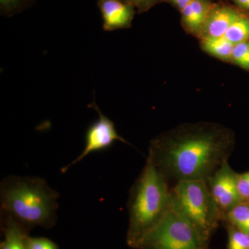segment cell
Returning <instances> with one entry per match:
<instances>
[{
  "label": "cell",
  "instance_id": "7c38bea8",
  "mask_svg": "<svg viewBox=\"0 0 249 249\" xmlns=\"http://www.w3.org/2000/svg\"><path fill=\"white\" fill-rule=\"evenodd\" d=\"M234 44L224 36L222 37H205L203 39L202 46L205 51L223 60L231 59Z\"/></svg>",
  "mask_w": 249,
  "mask_h": 249
},
{
  "label": "cell",
  "instance_id": "ba28073f",
  "mask_svg": "<svg viewBox=\"0 0 249 249\" xmlns=\"http://www.w3.org/2000/svg\"><path fill=\"white\" fill-rule=\"evenodd\" d=\"M98 5L102 14L105 31L124 29L130 25L134 16L132 5L121 0H98Z\"/></svg>",
  "mask_w": 249,
  "mask_h": 249
},
{
  "label": "cell",
  "instance_id": "7402d4cb",
  "mask_svg": "<svg viewBox=\"0 0 249 249\" xmlns=\"http://www.w3.org/2000/svg\"><path fill=\"white\" fill-rule=\"evenodd\" d=\"M239 6L249 11V0H234Z\"/></svg>",
  "mask_w": 249,
  "mask_h": 249
},
{
  "label": "cell",
  "instance_id": "52a82bcc",
  "mask_svg": "<svg viewBox=\"0 0 249 249\" xmlns=\"http://www.w3.org/2000/svg\"><path fill=\"white\" fill-rule=\"evenodd\" d=\"M206 183L222 214L223 221L227 213L241 201L237 188V173L232 169L229 162L226 161L207 178Z\"/></svg>",
  "mask_w": 249,
  "mask_h": 249
},
{
  "label": "cell",
  "instance_id": "3957f363",
  "mask_svg": "<svg viewBox=\"0 0 249 249\" xmlns=\"http://www.w3.org/2000/svg\"><path fill=\"white\" fill-rule=\"evenodd\" d=\"M170 205L171 193L168 181L155 165L147 160L129 191L127 245L135 249L142 237L166 213Z\"/></svg>",
  "mask_w": 249,
  "mask_h": 249
},
{
  "label": "cell",
  "instance_id": "9a60e30c",
  "mask_svg": "<svg viewBox=\"0 0 249 249\" xmlns=\"http://www.w3.org/2000/svg\"><path fill=\"white\" fill-rule=\"evenodd\" d=\"M225 224L228 232V249H249V234L242 231L230 223Z\"/></svg>",
  "mask_w": 249,
  "mask_h": 249
},
{
  "label": "cell",
  "instance_id": "9c48e42d",
  "mask_svg": "<svg viewBox=\"0 0 249 249\" xmlns=\"http://www.w3.org/2000/svg\"><path fill=\"white\" fill-rule=\"evenodd\" d=\"M241 17L235 10L219 7L209 13L203 25L205 37H222L228 29Z\"/></svg>",
  "mask_w": 249,
  "mask_h": 249
},
{
  "label": "cell",
  "instance_id": "ffe728a7",
  "mask_svg": "<svg viewBox=\"0 0 249 249\" xmlns=\"http://www.w3.org/2000/svg\"><path fill=\"white\" fill-rule=\"evenodd\" d=\"M130 4L137 5L139 8H146L150 6L155 0H126Z\"/></svg>",
  "mask_w": 249,
  "mask_h": 249
},
{
  "label": "cell",
  "instance_id": "8fae6325",
  "mask_svg": "<svg viewBox=\"0 0 249 249\" xmlns=\"http://www.w3.org/2000/svg\"><path fill=\"white\" fill-rule=\"evenodd\" d=\"M182 11L183 20L193 33L199 32L209 14V4L206 0H193Z\"/></svg>",
  "mask_w": 249,
  "mask_h": 249
},
{
  "label": "cell",
  "instance_id": "7a4b0ae2",
  "mask_svg": "<svg viewBox=\"0 0 249 249\" xmlns=\"http://www.w3.org/2000/svg\"><path fill=\"white\" fill-rule=\"evenodd\" d=\"M59 194L43 178L9 176L0 187L1 208L30 231L33 228L52 229L57 222Z\"/></svg>",
  "mask_w": 249,
  "mask_h": 249
},
{
  "label": "cell",
  "instance_id": "6da1fadb",
  "mask_svg": "<svg viewBox=\"0 0 249 249\" xmlns=\"http://www.w3.org/2000/svg\"><path fill=\"white\" fill-rule=\"evenodd\" d=\"M233 148L232 134L214 124H186L150 142L147 160L169 183L205 180L228 161Z\"/></svg>",
  "mask_w": 249,
  "mask_h": 249
},
{
  "label": "cell",
  "instance_id": "30bf717a",
  "mask_svg": "<svg viewBox=\"0 0 249 249\" xmlns=\"http://www.w3.org/2000/svg\"><path fill=\"white\" fill-rule=\"evenodd\" d=\"M5 216L4 240L1 242L0 249H28L29 231L11 216Z\"/></svg>",
  "mask_w": 249,
  "mask_h": 249
},
{
  "label": "cell",
  "instance_id": "5bb4252c",
  "mask_svg": "<svg viewBox=\"0 0 249 249\" xmlns=\"http://www.w3.org/2000/svg\"><path fill=\"white\" fill-rule=\"evenodd\" d=\"M224 36L234 45L248 41L249 39V18L241 16L228 29Z\"/></svg>",
  "mask_w": 249,
  "mask_h": 249
},
{
  "label": "cell",
  "instance_id": "4fadbf2b",
  "mask_svg": "<svg viewBox=\"0 0 249 249\" xmlns=\"http://www.w3.org/2000/svg\"><path fill=\"white\" fill-rule=\"evenodd\" d=\"M223 222L230 223L242 231L249 234V201H240L224 217Z\"/></svg>",
  "mask_w": 249,
  "mask_h": 249
},
{
  "label": "cell",
  "instance_id": "d6986e66",
  "mask_svg": "<svg viewBox=\"0 0 249 249\" xmlns=\"http://www.w3.org/2000/svg\"><path fill=\"white\" fill-rule=\"evenodd\" d=\"M27 0H0L1 12L11 16L18 12L25 4Z\"/></svg>",
  "mask_w": 249,
  "mask_h": 249
},
{
  "label": "cell",
  "instance_id": "e0dca14e",
  "mask_svg": "<svg viewBox=\"0 0 249 249\" xmlns=\"http://www.w3.org/2000/svg\"><path fill=\"white\" fill-rule=\"evenodd\" d=\"M237 188L241 201H249V171L237 173Z\"/></svg>",
  "mask_w": 249,
  "mask_h": 249
},
{
  "label": "cell",
  "instance_id": "5b68a950",
  "mask_svg": "<svg viewBox=\"0 0 249 249\" xmlns=\"http://www.w3.org/2000/svg\"><path fill=\"white\" fill-rule=\"evenodd\" d=\"M209 241L172 204L135 249H209Z\"/></svg>",
  "mask_w": 249,
  "mask_h": 249
},
{
  "label": "cell",
  "instance_id": "2e32d148",
  "mask_svg": "<svg viewBox=\"0 0 249 249\" xmlns=\"http://www.w3.org/2000/svg\"><path fill=\"white\" fill-rule=\"evenodd\" d=\"M231 60L239 66L249 70V42H240L234 45Z\"/></svg>",
  "mask_w": 249,
  "mask_h": 249
},
{
  "label": "cell",
  "instance_id": "277c9868",
  "mask_svg": "<svg viewBox=\"0 0 249 249\" xmlns=\"http://www.w3.org/2000/svg\"><path fill=\"white\" fill-rule=\"evenodd\" d=\"M172 204L202 234L211 237L222 222L218 209L205 180H191L175 183L170 188Z\"/></svg>",
  "mask_w": 249,
  "mask_h": 249
},
{
  "label": "cell",
  "instance_id": "ac0fdd59",
  "mask_svg": "<svg viewBox=\"0 0 249 249\" xmlns=\"http://www.w3.org/2000/svg\"><path fill=\"white\" fill-rule=\"evenodd\" d=\"M28 249H59L58 245L47 237H32L28 240Z\"/></svg>",
  "mask_w": 249,
  "mask_h": 249
},
{
  "label": "cell",
  "instance_id": "8992f818",
  "mask_svg": "<svg viewBox=\"0 0 249 249\" xmlns=\"http://www.w3.org/2000/svg\"><path fill=\"white\" fill-rule=\"evenodd\" d=\"M88 107L92 108L97 111L99 119L93 122L87 130L85 135V147L83 151L71 163L62 168V173H66L71 166L81 161L90 153L106 150L110 147L116 141L127 142L118 134L113 121L101 112L95 101L89 105Z\"/></svg>",
  "mask_w": 249,
  "mask_h": 249
},
{
  "label": "cell",
  "instance_id": "44dd1931",
  "mask_svg": "<svg viewBox=\"0 0 249 249\" xmlns=\"http://www.w3.org/2000/svg\"><path fill=\"white\" fill-rule=\"evenodd\" d=\"M171 1H173L174 4H176L180 9H183L186 5L191 2L193 0H171Z\"/></svg>",
  "mask_w": 249,
  "mask_h": 249
}]
</instances>
